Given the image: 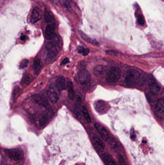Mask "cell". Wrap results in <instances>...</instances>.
Here are the masks:
<instances>
[{
  "label": "cell",
  "mask_w": 164,
  "mask_h": 165,
  "mask_svg": "<svg viewBox=\"0 0 164 165\" xmlns=\"http://www.w3.org/2000/svg\"><path fill=\"white\" fill-rule=\"evenodd\" d=\"M121 76V71L120 68L113 67L109 69L106 76V80L108 82L115 83L120 80Z\"/></svg>",
  "instance_id": "obj_1"
},
{
  "label": "cell",
  "mask_w": 164,
  "mask_h": 165,
  "mask_svg": "<svg viewBox=\"0 0 164 165\" xmlns=\"http://www.w3.org/2000/svg\"><path fill=\"white\" fill-rule=\"evenodd\" d=\"M5 152L9 158L15 161H19L22 160L24 157L23 150L19 148H14L7 149Z\"/></svg>",
  "instance_id": "obj_2"
},
{
  "label": "cell",
  "mask_w": 164,
  "mask_h": 165,
  "mask_svg": "<svg viewBox=\"0 0 164 165\" xmlns=\"http://www.w3.org/2000/svg\"><path fill=\"white\" fill-rule=\"evenodd\" d=\"M140 74L136 69H129L127 71L125 77V82L129 86H133L139 79Z\"/></svg>",
  "instance_id": "obj_3"
},
{
  "label": "cell",
  "mask_w": 164,
  "mask_h": 165,
  "mask_svg": "<svg viewBox=\"0 0 164 165\" xmlns=\"http://www.w3.org/2000/svg\"><path fill=\"white\" fill-rule=\"evenodd\" d=\"M45 50L47 52L48 57L49 58H53L58 53L59 47L55 42H49L46 44Z\"/></svg>",
  "instance_id": "obj_4"
},
{
  "label": "cell",
  "mask_w": 164,
  "mask_h": 165,
  "mask_svg": "<svg viewBox=\"0 0 164 165\" xmlns=\"http://www.w3.org/2000/svg\"><path fill=\"white\" fill-rule=\"evenodd\" d=\"M78 78L81 85H85L91 81V76L89 71L86 69H82L78 73Z\"/></svg>",
  "instance_id": "obj_5"
},
{
  "label": "cell",
  "mask_w": 164,
  "mask_h": 165,
  "mask_svg": "<svg viewBox=\"0 0 164 165\" xmlns=\"http://www.w3.org/2000/svg\"><path fill=\"white\" fill-rule=\"evenodd\" d=\"M32 99L36 103L39 105H42L45 108L49 107V103L46 97L40 94H35L32 96Z\"/></svg>",
  "instance_id": "obj_6"
},
{
  "label": "cell",
  "mask_w": 164,
  "mask_h": 165,
  "mask_svg": "<svg viewBox=\"0 0 164 165\" xmlns=\"http://www.w3.org/2000/svg\"><path fill=\"white\" fill-rule=\"evenodd\" d=\"M94 127L98 132L101 135V137L104 140H108L109 139V133L104 127L100 125L98 123H95L94 124Z\"/></svg>",
  "instance_id": "obj_7"
},
{
  "label": "cell",
  "mask_w": 164,
  "mask_h": 165,
  "mask_svg": "<svg viewBox=\"0 0 164 165\" xmlns=\"http://www.w3.org/2000/svg\"><path fill=\"white\" fill-rule=\"evenodd\" d=\"M94 108L98 113L104 114L108 110V105L105 102L102 100H98L94 104Z\"/></svg>",
  "instance_id": "obj_8"
},
{
  "label": "cell",
  "mask_w": 164,
  "mask_h": 165,
  "mask_svg": "<svg viewBox=\"0 0 164 165\" xmlns=\"http://www.w3.org/2000/svg\"><path fill=\"white\" fill-rule=\"evenodd\" d=\"M92 144L95 149L98 152H102L104 150L105 144L104 143L97 137H94L92 139Z\"/></svg>",
  "instance_id": "obj_9"
},
{
  "label": "cell",
  "mask_w": 164,
  "mask_h": 165,
  "mask_svg": "<svg viewBox=\"0 0 164 165\" xmlns=\"http://www.w3.org/2000/svg\"><path fill=\"white\" fill-rule=\"evenodd\" d=\"M42 18V13L38 8H34L31 15V23H35Z\"/></svg>",
  "instance_id": "obj_10"
},
{
  "label": "cell",
  "mask_w": 164,
  "mask_h": 165,
  "mask_svg": "<svg viewBox=\"0 0 164 165\" xmlns=\"http://www.w3.org/2000/svg\"><path fill=\"white\" fill-rule=\"evenodd\" d=\"M55 25L54 23L48 25L45 31L46 38L52 40L55 36Z\"/></svg>",
  "instance_id": "obj_11"
},
{
  "label": "cell",
  "mask_w": 164,
  "mask_h": 165,
  "mask_svg": "<svg viewBox=\"0 0 164 165\" xmlns=\"http://www.w3.org/2000/svg\"><path fill=\"white\" fill-rule=\"evenodd\" d=\"M56 86L59 90H66L67 86L64 77L63 76H59L56 80Z\"/></svg>",
  "instance_id": "obj_12"
},
{
  "label": "cell",
  "mask_w": 164,
  "mask_h": 165,
  "mask_svg": "<svg viewBox=\"0 0 164 165\" xmlns=\"http://www.w3.org/2000/svg\"><path fill=\"white\" fill-rule=\"evenodd\" d=\"M149 89L152 94L155 95L159 92L160 87L155 81L152 79L149 83Z\"/></svg>",
  "instance_id": "obj_13"
},
{
  "label": "cell",
  "mask_w": 164,
  "mask_h": 165,
  "mask_svg": "<svg viewBox=\"0 0 164 165\" xmlns=\"http://www.w3.org/2000/svg\"><path fill=\"white\" fill-rule=\"evenodd\" d=\"M47 96L52 104H56L58 101V97L55 91L52 89H49L47 91Z\"/></svg>",
  "instance_id": "obj_14"
},
{
  "label": "cell",
  "mask_w": 164,
  "mask_h": 165,
  "mask_svg": "<svg viewBox=\"0 0 164 165\" xmlns=\"http://www.w3.org/2000/svg\"><path fill=\"white\" fill-rule=\"evenodd\" d=\"M107 68L103 65H98L95 67L93 70V73L95 76L101 75L106 73Z\"/></svg>",
  "instance_id": "obj_15"
},
{
  "label": "cell",
  "mask_w": 164,
  "mask_h": 165,
  "mask_svg": "<svg viewBox=\"0 0 164 165\" xmlns=\"http://www.w3.org/2000/svg\"><path fill=\"white\" fill-rule=\"evenodd\" d=\"M67 88L68 90V96L69 100H73L75 98V92L74 90L73 85L72 81H68L67 83Z\"/></svg>",
  "instance_id": "obj_16"
},
{
  "label": "cell",
  "mask_w": 164,
  "mask_h": 165,
  "mask_svg": "<svg viewBox=\"0 0 164 165\" xmlns=\"http://www.w3.org/2000/svg\"><path fill=\"white\" fill-rule=\"evenodd\" d=\"M103 159L106 165H117L115 161L110 154H104L103 156Z\"/></svg>",
  "instance_id": "obj_17"
},
{
  "label": "cell",
  "mask_w": 164,
  "mask_h": 165,
  "mask_svg": "<svg viewBox=\"0 0 164 165\" xmlns=\"http://www.w3.org/2000/svg\"><path fill=\"white\" fill-rule=\"evenodd\" d=\"M78 33L80 34V35L81 36V37L88 43H91L92 45H99V43L97 42L96 41L91 38L90 37L87 35L86 34H85L84 33L82 32V31H78Z\"/></svg>",
  "instance_id": "obj_18"
},
{
  "label": "cell",
  "mask_w": 164,
  "mask_h": 165,
  "mask_svg": "<svg viewBox=\"0 0 164 165\" xmlns=\"http://www.w3.org/2000/svg\"><path fill=\"white\" fill-rule=\"evenodd\" d=\"M44 18L45 21L46 22V23H50L54 20V15L50 10H45L44 14Z\"/></svg>",
  "instance_id": "obj_19"
},
{
  "label": "cell",
  "mask_w": 164,
  "mask_h": 165,
  "mask_svg": "<svg viewBox=\"0 0 164 165\" xmlns=\"http://www.w3.org/2000/svg\"><path fill=\"white\" fill-rule=\"evenodd\" d=\"M155 109L160 113H164V97L158 100L155 106Z\"/></svg>",
  "instance_id": "obj_20"
},
{
  "label": "cell",
  "mask_w": 164,
  "mask_h": 165,
  "mask_svg": "<svg viewBox=\"0 0 164 165\" xmlns=\"http://www.w3.org/2000/svg\"><path fill=\"white\" fill-rule=\"evenodd\" d=\"M81 100L80 97H78L75 103V113L76 115L77 116V117H80V107H81Z\"/></svg>",
  "instance_id": "obj_21"
},
{
  "label": "cell",
  "mask_w": 164,
  "mask_h": 165,
  "mask_svg": "<svg viewBox=\"0 0 164 165\" xmlns=\"http://www.w3.org/2000/svg\"><path fill=\"white\" fill-rule=\"evenodd\" d=\"M20 93H21V90L19 86H15L12 93V100L13 102H16L17 98L20 96Z\"/></svg>",
  "instance_id": "obj_22"
},
{
  "label": "cell",
  "mask_w": 164,
  "mask_h": 165,
  "mask_svg": "<svg viewBox=\"0 0 164 165\" xmlns=\"http://www.w3.org/2000/svg\"><path fill=\"white\" fill-rule=\"evenodd\" d=\"M33 68L36 74H38L41 69V61L39 58H35L33 62Z\"/></svg>",
  "instance_id": "obj_23"
},
{
  "label": "cell",
  "mask_w": 164,
  "mask_h": 165,
  "mask_svg": "<svg viewBox=\"0 0 164 165\" xmlns=\"http://www.w3.org/2000/svg\"><path fill=\"white\" fill-rule=\"evenodd\" d=\"M31 78L29 74L28 73H25L24 74L23 78L22 79L21 84L22 85H28L31 81Z\"/></svg>",
  "instance_id": "obj_24"
},
{
  "label": "cell",
  "mask_w": 164,
  "mask_h": 165,
  "mask_svg": "<svg viewBox=\"0 0 164 165\" xmlns=\"http://www.w3.org/2000/svg\"><path fill=\"white\" fill-rule=\"evenodd\" d=\"M82 110V112L83 116L85 119L88 123H91V121H92L91 116H90V115L89 114V112L88 111V110L87 109V108L83 106Z\"/></svg>",
  "instance_id": "obj_25"
},
{
  "label": "cell",
  "mask_w": 164,
  "mask_h": 165,
  "mask_svg": "<svg viewBox=\"0 0 164 165\" xmlns=\"http://www.w3.org/2000/svg\"><path fill=\"white\" fill-rule=\"evenodd\" d=\"M48 120V117L47 115L45 114H42L39 117V124H40L41 126H43L44 125H45Z\"/></svg>",
  "instance_id": "obj_26"
},
{
  "label": "cell",
  "mask_w": 164,
  "mask_h": 165,
  "mask_svg": "<svg viewBox=\"0 0 164 165\" xmlns=\"http://www.w3.org/2000/svg\"><path fill=\"white\" fill-rule=\"evenodd\" d=\"M109 144L110 145L111 147L115 151H118L119 150V147L117 142L114 139H109Z\"/></svg>",
  "instance_id": "obj_27"
},
{
  "label": "cell",
  "mask_w": 164,
  "mask_h": 165,
  "mask_svg": "<svg viewBox=\"0 0 164 165\" xmlns=\"http://www.w3.org/2000/svg\"><path fill=\"white\" fill-rule=\"evenodd\" d=\"M78 51L80 54H81L83 56H87L89 53V49L88 48H85L82 46H80L78 47Z\"/></svg>",
  "instance_id": "obj_28"
},
{
  "label": "cell",
  "mask_w": 164,
  "mask_h": 165,
  "mask_svg": "<svg viewBox=\"0 0 164 165\" xmlns=\"http://www.w3.org/2000/svg\"><path fill=\"white\" fill-rule=\"evenodd\" d=\"M59 2L61 5L64 7L66 8L67 9L69 10L70 9V5L68 0H59Z\"/></svg>",
  "instance_id": "obj_29"
},
{
  "label": "cell",
  "mask_w": 164,
  "mask_h": 165,
  "mask_svg": "<svg viewBox=\"0 0 164 165\" xmlns=\"http://www.w3.org/2000/svg\"><path fill=\"white\" fill-rule=\"evenodd\" d=\"M29 60L26 59H23L21 62H20V65H19V68L21 69H23L24 68H26L28 67V64H29Z\"/></svg>",
  "instance_id": "obj_30"
},
{
  "label": "cell",
  "mask_w": 164,
  "mask_h": 165,
  "mask_svg": "<svg viewBox=\"0 0 164 165\" xmlns=\"http://www.w3.org/2000/svg\"><path fill=\"white\" fill-rule=\"evenodd\" d=\"M118 160L119 165H126L124 158L121 154H118Z\"/></svg>",
  "instance_id": "obj_31"
},
{
  "label": "cell",
  "mask_w": 164,
  "mask_h": 165,
  "mask_svg": "<svg viewBox=\"0 0 164 165\" xmlns=\"http://www.w3.org/2000/svg\"><path fill=\"white\" fill-rule=\"evenodd\" d=\"M137 22L140 25H143L145 23L144 17L142 15H139L137 17Z\"/></svg>",
  "instance_id": "obj_32"
},
{
  "label": "cell",
  "mask_w": 164,
  "mask_h": 165,
  "mask_svg": "<svg viewBox=\"0 0 164 165\" xmlns=\"http://www.w3.org/2000/svg\"><path fill=\"white\" fill-rule=\"evenodd\" d=\"M106 54L111 55V56H118V53L116 51H113V50H108L106 51Z\"/></svg>",
  "instance_id": "obj_33"
},
{
  "label": "cell",
  "mask_w": 164,
  "mask_h": 165,
  "mask_svg": "<svg viewBox=\"0 0 164 165\" xmlns=\"http://www.w3.org/2000/svg\"><path fill=\"white\" fill-rule=\"evenodd\" d=\"M69 61L68 59V58H66V59H64V60L62 61L61 63V65H65V64H66L69 63Z\"/></svg>",
  "instance_id": "obj_34"
},
{
  "label": "cell",
  "mask_w": 164,
  "mask_h": 165,
  "mask_svg": "<svg viewBox=\"0 0 164 165\" xmlns=\"http://www.w3.org/2000/svg\"><path fill=\"white\" fill-rule=\"evenodd\" d=\"M26 38V36H22L21 37H20L21 40H25Z\"/></svg>",
  "instance_id": "obj_35"
}]
</instances>
